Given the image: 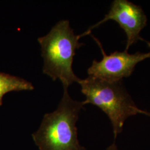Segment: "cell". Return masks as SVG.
Instances as JSON below:
<instances>
[{
	"label": "cell",
	"instance_id": "obj_1",
	"mask_svg": "<svg viewBox=\"0 0 150 150\" xmlns=\"http://www.w3.org/2000/svg\"><path fill=\"white\" fill-rule=\"evenodd\" d=\"M83 101L71 98L68 88H64V95L56 110L44 115L38 131L32 139L40 150H85L77 139L76 123Z\"/></svg>",
	"mask_w": 150,
	"mask_h": 150
},
{
	"label": "cell",
	"instance_id": "obj_2",
	"mask_svg": "<svg viewBox=\"0 0 150 150\" xmlns=\"http://www.w3.org/2000/svg\"><path fill=\"white\" fill-rule=\"evenodd\" d=\"M80 35H76L68 20L59 22L43 37L38 38L44 59L43 73L54 81L59 79L64 88L81 80L72 70L76 49L83 44L79 42Z\"/></svg>",
	"mask_w": 150,
	"mask_h": 150
},
{
	"label": "cell",
	"instance_id": "obj_3",
	"mask_svg": "<svg viewBox=\"0 0 150 150\" xmlns=\"http://www.w3.org/2000/svg\"><path fill=\"white\" fill-rule=\"evenodd\" d=\"M81 92L86 99L84 105L91 103L100 108L110 119L115 139L123 129L126 119L142 110L136 106L122 85V81H109L92 76L80 81Z\"/></svg>",
	"mask_w": 150,
	"mask_h": 150
},
{
	"label": "cell",
	"instance_id": "obj_4",
	"mask_svg": "<svg viewBox=\"0 0 150 150\" xmlns=\"http://www.w3.org/2000/svg\"><path fill=\"white\" fill-rule=\"evenodd\" d=\"M102 52V59L97 61L93 60L92 64L88 69L89 76H92L109 81H122L132 74L135 66L139 62L150 58V52L129 54L127 51H115L107 55L104 51L100 42L93 36ZM150 47V43H148Z\"/></svg>",
	"mask_w": 150,
	"mask_h": 150
},
{
	"label": "cell",
	"instance_id": "obj_5",
	"mask_svg": "<svg viewBox=\"0 0 150 150\" xmlns=\"http://www.w3.org/2000/svg\"><path fill=\"white\" fill-rule=\"evenodd\" d=\"M108 20L117 22L125 32L127 36L126 51L138 40H144L140 37L139 33L146 26V16L141 7L127 0L113 1L110 10L105 18L80 35L81 38L91 33L92 29Z\"/></svg>",
	"mask_w": 150,
	"mask_h": 150
},
{
	"label": "cell",
	"instance_id": "obj_6",
	"mask_svg": "<svg viewBox=\"0 0 150 150\" xmlns=\"http://www.w3.org/2000/svg\"><path fill=\"white\" fill-rule=\"evenodd\" d=\"M34 87L30 82L15 76L0 72V106L7 93L13 91H31Z\"/></svg>",
	"mask_w": 150,
	"mask_h": 150
},
{
	"label": "cell",
	"instance_id": "obj_7",
	"mask_svg": "<svg viewBox=\"0 0 150 150\" xmlns=\"http://www.w3.org/2000/svg\"><path fill=\"white\" fill-rule=\"evenodd\" d=\"M107 150H118L117 147L115 144V143H113L112 145H110L107 149Z\"/></svg>",
	"mask_w": 150,
	"mask_h": 150
},
{
	"label": "cell",
	"instance_id": "obj_8",
	"mask_svg": "<svg viewBox=\"0 0 150 150\" xmlns=\"http://www.w3.org/2000/svg\"><path fill=\"white\" fill-rule=\"evenodd\" d=\"M141 114H144V115H145L146 116H150V112H149L147 111H144V110H142Z\"/></svg>",
	"mask_w": 150,
	"mask_h": 150
}]
</instances>
